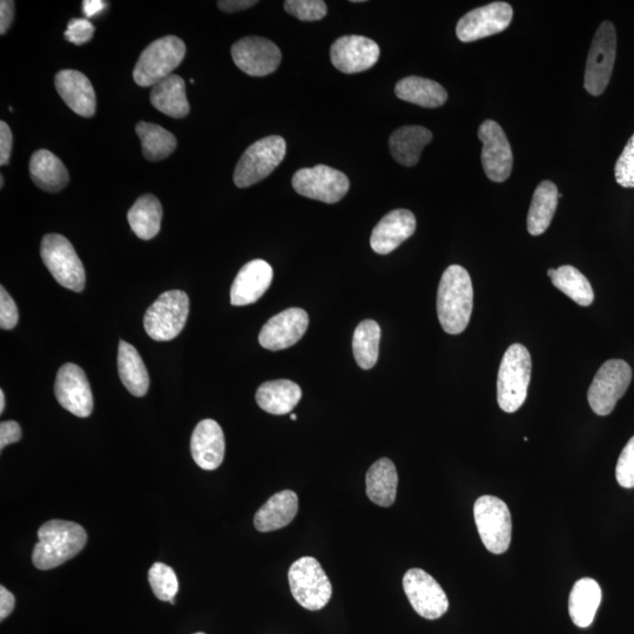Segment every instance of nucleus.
<instances>
[{"label": "nucleus", "mask_w": 634, "mask_h": 634, "mask_svg": "<svg viewBox=\"0 0 634 634\" xmlns=\"http://www.w3.org/2000/svg\"><path fill=\"white\" fill-rule=\"evenodd\" d=\"M5 410V394L3 390H0V414H3Z\"/></svg>", "instance_id": "nucleus-50"}, {"label": "nucleus", "mask_w": 634, "mask_h": 634, "mask_svg": "<svg viewBox=\"0 0 634 634\" xmlns=\"http://www.w3.org/2000/svg\"><path fill=\"white\" fill-rule=\"evenodd\" d=\"M617 55V33L611 22L600 24L592 40L588 63H586L584 87L592 96L598 97L610 83Z\"/></svg>", "instance_id": "nucleus-10"}, {"label": "nucleus", "mask_w": 634, "mask_h": 634, "mask_svg": "<svg viewBox=\"0 0 634 634\" xmlns=\"http://www.w3.org/2000/svg\"><path fill=\"white\" fill-rule=\"evenodd\" d=\"M290 418H292L293 421L296 420V418H298V416H296L295 414L290 415Z\"/></svg>", "instance_id": "nucleus-52"}, {"label": "nucleus", "mask_w": 634, "mask_h": 634, "mask_svg": "<svg viewBox=\"0 0 634 634\" xmlns=\"http://www.w3.org/2000/svg\"><path fill=\"white\" fill-rule=\"evenodd\" d=\"M22 438V428L15 421H6L0 424V449L17 443Z\"/></svg>", "instance_id": "nucleus-44"}, {"label": "nucleus", "mask_w": 634, "mask_h": 634, "mask_svg": "<svg viewBox=\"0 0 634 634\" xmlns=\"http://www.w3.org/2000/svg\"><path fill=\"white\" fill-rule=\"evenodd\" d=\"M302 390L295 382L276 380L263 383L256 391V403L272 415H287L298 406Z\"/></svg>", "instance_id": "nucleus-26"}, {"label": "nucleus", "mask_w": 634, "mask_h": 634, "mask_svg": "<svg viewBox=\"0 0 634 634\" xmlns=\"http://www.w3.org/2000/svg\"><path fill=\"white\" fill-rule=\"evenodd\" d=\"M194 634H206V633L198 632V633H194Z\"/></svg>", "instance_id": "nucleus-53"}, {"label": "nucleus", "mask_w": 634, "mask_h": 634, "mask_svg": "<svg viewBox=\"0 0 634 634\" xmlns=\"http://www.w3.org/2000/svg\"><path fill=\"white\" fill-rule=\"evenodd\" d=\"M399 475L389 458H381L369 468L366 476L367 496L374 504L389 508L396 501Z\"/></svg>", "instance_id": "nucleus-27"}, {"label": "nucleus", "mask_w": 634, "mask_h": 634, "mask_svg": "<svg viewBox=\"0 0 634 634\" xmlns=\"http://www.w3.org/2000/svg\"><path fill=\"white\" fill-rule=\"evenodd\" d=\"M415 231V215L408 209H395L373 229L370 246L375 253L387 255L413 236Z\"/></svg>", "instance_id": "nucleus-20"}, {"label": "nucleus", "mask_w": 634, "mask_h": 634, "mask_svg": "<svg viewBox=\"0 0 634 634\" xmlns=\"http://www.w3.org/2000/svg\"><path fill=\"white\" fill-rule=\"evenodd\" d=\"M632 380V369L623 360H610L603 364L593 379L588 400L599 416H607L616 408Z\"/></svg>", "instance_id": "nucleus-11"}, {"label": "nucleus", "mask_w": 634, "mask_h": 634, "mask_svg": "<svg viewBox=\"0 0 634 634\" xmlns=\"http://www.w3.org/2000/svg\"><path fill=\"white\" fill-rule=\"evenodd\" d=\"M55 394L57 401L71 414L89 417L93 411V396L90 382L84 370L74 363H66L59 369Z\"/></svg>", "instance_id": "nucleus-17"}, {"label": "nucleus", "mask_w": 634, "mask_h": 634, "mask_svg": "<svg viewBox=\"0 0 634 634\" xmlns=\"http://www.w3.org/2000/svg\"><path fill=\"white\" fill-rule=\"evenodd\" d=\"M105 8L106 3L103 0H85L83 2V11L85 16L89 18L99 15Z\"/></svg>", "instance_id": "nucleus-49"}, {"label": "nucleus", "mask_w": 634, "mask_h": 634, "mask_svg": "<svg viewBox=\"0 0 634 634\" xmlns=\"http://www.w3.org/2000/svg\"><path fill=\"white\" fill-rule=\"evenodd\" d=\"M225 435L218 422L201 421L195 427L191 440V454L201 469L217 470L225 458Z\"/></svg>", "instance_id": "nucleus-23"}, {"label": "nucleus", "mask_w": 634, "mask_h": 634, "mask_svg": "<svg viewBox=\"0 0 634 634\" xmlns=\"http://www.w3.org/2000/svg\"><path fill=\"white\" fill-rule=\"evenodd\" d=\"M232 57L242 72L252 77H266L278 70L281 51L272 40L246 37L232 46Z\"/></svg>", "instance_id": "nucleus-16"}, {"label": "nucleus", "mask_w": 634, "mask_h": 634, "mask_svg": "<svg viewBox=\"0 0 634 634\" xmlns=\"http://www.w3.org/2000/svg\"><path fill=\"white\" fill-rule=\"evenodd\" d=\"M615 173L620 186L625 188L634 187V134L630 140L627 141L623 153L620 154Z\"/></svg>", "instance_id": "nucleus-40"}, {"label": "nucleus", "mask_w": 634, "mask_h": 634, "mask_svg": "<svg viewBox=\"0 0 634 634\" xmlns=\"http://www.w3.org/2000/svg\"><path fill=\"white\" fill-rule=\"evenodd\" d=\"M13 145L11 128L5 121L0 123V165L6 166L10 163Z\"/></svg>", "instance_id": "nucleus-45"}, {"label": "nucleus", "mask_w": 634, "mask_h": 634, "mask_svg": "<svg viewBox=\"0 0 634 634\" xmlns=\"http://www.w3.org/2000/svg\"><path fill=\"white\" fill-rule=\"evenodd\" d=\"M292 184L296 193L309 199L336 204L349 191L350 182L345 173L326 165L302 168L294 174Z\"/></svg>", "instance_id": "nucleus-12"}, {"label": "nucleus", "mask_w": 634, "mask_h": 634, "mask_svg": "<svg viewBox=\"0 0 634 634\" xmlns=\"http://www.w3.org/2000/svg\"><path fill=\"white\" fill-rule=\"evenodd\" d=\"M551 281L553 286L561 290L572 301L582 307H589L595 300V293L591 283L580 273L577 268L572 266H562L556 269Z\"/></svg>", "instance_id": "nucleus-37"}, {"label": "nucleus", "mask_w": 634, "mask_h": 634, "mask_svg": "<svg viewBox=\"0 0 634 634\" xmlns=\"http://www.w3.org/2000/svg\"><path fill=\"white\" fill-rule=\"evenodd\" d=\"M118 369L121 382L132 395L143 397L147 394L150 377H148L145 363L137 349L125 341H120Z\"/></svg>", "instance_id": "nucleus-32"}, {"label": "nucleus", "mask_w": 634, "mask_h": 634, "mask_svg": "<svg viewBox=\"0 0 634 634\" xmlns=\"http://www.w3.org/2000/svg\"><path fill=\"white\" fill-rule=\"evenodd\" d=\"M134 234L141 240H151L157 236L163 220V206L152 194L140 197L127 214Z\"/></svg>", "instance_id": "nucleus-34"}, {"label": "nucleus", "mask_w": 634, "mask_h": 634, "mask_svg": "<svg viewBox=\"0 0 634 634\" xmlns=\"http://www.w3.org/2000/svg\"><path fill=\"white\" fill-rule=\"evenodd\" d=\"M94 26L87 19L76 18L72 19L67 26L65 32L66 40L74 45H84L89 43L94 35Z\"/></svg>", "instance_id": "nucleus-42"}, {"label": "nucleus", "mask_w": 634, "mask_h": 634, "mask_svg": "<svg viewBox=\"0 0 634 634\" xmlns=\"http://www.w3.org/2000/svg\"><path fill=\"white\" fill-rule=\"evenodd\" d=\"M38 538L32 562L37 569L44 571L56 569L70 561L87 543V534L82 525L59 519L40 526Z\"/></svg>", "instance_id": "nucleus-2"}, {"label": "nucleus", "mask_w": 634, "mask_h": 634, "mask_svg": "<svg viewBox=\"0 0 634 634\" xmlns=\"http://www.w3.org/2000/svg\"><path fill=\"white\" fill-rule=\"evenodd\" d=\"M185 56L186 45L180 38L166 36L155 40L141 53L133 71L134 82L141 87L157 85L172 76Z\"/></svg>", "instance_id": "nucleus-4"}, {"label": "nucleus", "mask_w": 634, "mask_h": 634, "mask_svg": "<svg viewBox=\"0 0 634 634\" xmlns=\"http://www.w3.org/2000/svg\"><path fill=\"white\" fill-rule=\"evenodd\" d=\"M148 582H150L154 596L161 602H171L179 591L177 575L171 566L164 563H155L152 566L148 571Z\"/></svg>", "instance_id": "nucleus-38"}, {"label": "nucleus", "mask_w": 634, "mask_h": 634, "mask_svg": "<svg viewBox=\"0 0 634 634\" xmlns=\"http://www.w3.org/2000/svg\"><path fill=\"white\" fill-rule=\"evenodd\" d=\"M151 103L159 112L166 116L181 119L190 113V103L186 97L185 80L172 74L153 86Z\"/></svg>", "instance_id": "nucleus-28"}, {"label": "nucleus", "mask_w": 634, "mask_h": 634, "mask_svg": "<svg viewBox=\"0 0 634 634\" xmlns=\"http://www.w3.org/2000/svg\"><path fill=\"white\" fill-rule=\"evenodd\" d=\"M273 281V268L263 260H253L240 269L231 288V303L252 305L265 294Z\"/></svg>", "instance_id": "nucleus-21"}, {"label": "nucleus", "mask_w": 634, "mask_h": 634, "mask_svg": "<svg viewBox=\"0 0 634 634\" xmlns=\"http://www.w3.org/2000/svg\"><path fill=\"white\" fill-rule=\"evenodd\" d=\"M15 2L2 0L0 2V35H5L15 19Z\"/></svg>", "instance_id": "nucleus-46"}, {"label": "nucleus", "mask_w": 634, "mask_h": 634, "mask_svg": "<svg viewBox=\"0 0 634 634\" xmlns=\"http://www.w3.org/2000/svg\"><path fill=\"white\" fill-rule=\"evenodd\" d=\"M309 317L306 310L290 308L275 315L261 329L260 345L272 352L293 347L306 334Z\"/></svg>", "instance_id": "nucleus-18"}, {"label": "nucleus", "mask_w": 634, "mask_h": 634, "mask_svg": "<svg viewBox=\"0 0 634 634\" xmlns=\"http://www.w3.org/2000/svg\"><path fill=\"white\" fill-rule=\"evenodd\" d=\"M55 85L64 103L78 116L91 118L96 114V92L85 74L76 70L59 71Z\"/></svg>", "instance_id": "nucleus-22"}, {"label": "nucleus", "mask_w": 634, "mask_h": 634, "mask_svg": "<svg viewBox=\"0 0 634 634\" xmlns=\"http://www.w3.org/2000/svg\"><path fill=\"white\" fill-rule=\"evenodd\" d=\"M433 133L422 126H403L396 130L389 139L391 155L396 163L414 167L421 159V153L430 141Z\"/></svg>", "instance_id": "nucleus-25"}, {"label": "nucleus", "mask_w": 634, "mask_h": 634, "mask_svg": "<svg viewBox=\"0 0 634 634\" xmlns=\"http://www.w3.org/2000/svg\"><path fill=\"white\" fill-rule=\"evenodd\" d=\"M190 314V298L182 290H170L161 294L148 308L144 327L151 339L171 341L184 330Z\"/></svg>", "instance_id": "nucleus-6"}, {"label": "nucleus", "mask_w": 634, "mask_h": 634, "mask_svg": "<svg viewBox=\"0 0 634 634\" xmlns=\"http://www.w3.org/2000/svg\"><path fill=\"white\" fill-rule=\"evenodd\" d=\"M15 605V596L4 586H0V619L8 618L15 609Z\"/></svg>", "instance_id": "nucleus-48"}, {"label": "nucleus", "mask_w": 634, "mask_h": 634, "mask_svg": "<svg viewBox=\"0 0 634 634\" xmlns=\"http://www.w3.org/2000/svg\"><path fill=\"white\" fill-rule=\"evenodd\" d=\"M31 179L45 192L57 193L69 184L70 175L57 155L47 150H39L30 161Z\"/></svg>", "instance_id": "nucleus-29"}, {"label": "nucleus", "mask_w": 634, "mask_h": 634, "mask_svg": "<svg viewBox=\"0 0 634 634\" xmlns=\"http://www.w3.org/2000/svg\"><path fill=\"white\" fill-rule=\"evenodd\" d=\"M474 307V288L467 269L450 266L437 292V314L445 333L457 335L468 327Z\"/></svg>", "instance_id": "nucleus-1"}, {"label": "nucleus", "mask_w": 634, "mask_h": 634, "mask_svg": "<svg viewBox=\"0 0 634 634\" xmlns=\"http://www.w3.org/2000/svg\"><path fill=\"white\" fill-rule=\"evenodd\" d=\"M531 356L523 345L515 343L508 348L499 367L497 401L505 413H516L528 396L531 380Z\"/></svg>", "instance_id": "nucleus-3"}, {"label": "nucleus", "mask_w": 634, "mask_h": 634, "mask_svg": "<svg viewBox=\"0 0 634 634\" xmlns=\"http://www.w3.org/2000/svg\"><path fill=\"white\" fill-rule=\"evenodd\" d=\"M602 603V589L595 579L583 578L573 586L569 599V613L573 624L589 627Z\"/></svg>", "instance_id": "nucleus-30"}, {"label": "nucleus", "mask_w": 634, "mask_h": 634, "mask_svg": "<svg viewBox=\"0 0 634 634\" xmlns=\"http://www.w3.org/2000/svg\"><path fill=\"white\" fill-rule=\"evenodd\" d=\"M285 10L302 22H316L327 16V4L322 0H287Z\"/></svg>", "instance_id": "nucleus-39"}, {"label": "nucleus", "mask_w": 634, "mask_h": 634, "mask_svg": "<svg viewBox=\"0 0 634 634\" xmlns=\"http://www.w3.org/2000/svg\"><path fill=\"white\" fill-rule=\"evenodd\" d=\"M558 188L553 182L542 181L532 197L528 214V231L537 236L549 228L558 205Z\"/></svg>", "instance_id": "nucleus-33"}, {"label": "nucleus", "mask_w": 634, "mask_h": 634, "mask_svg": "<svg viewBox=\"0 0 634 634\" xmlns=\"http://www.w3.org/2000/svg\"><path fill=\"white\" fill-rule=\"evenodd\" d=\"M483 143L482 165L487 177L494 182L508 180L514 166V155L503 128L494 120H485L478 130Z\"/></svg>", "instance_id": "nucleus-15"}, {"label": "nucleus", "mask_w": 634, "mask_h": 634, "mask_svg": "<svg viewBox=\"0 0 634 634\" xmlns=\"http://www.w3.org/2000/svg\"><path fill=\"white\" fill-rule=\"evenodd\" d=\"M616 477L623 488H634V436L625 445L616 468Z\"/></svg>", "instance_id": "nucleus-41"}, {"label": "nucleus", "mask_w": 634, "mask_h": 634, "mask_svg": "<svg viewBox=\"0 0 634 634\" xmlns=\"http://www.w3.org/2000/svg\"><path fill=\"white\" fill-rule=\"evenodd\" d=\"M514 17L511 5L495 2L481 6L464 15L456 26L457 38L463 43L497 35L509 28Z\"/></svg>", "instance_id": "nucleus-14"}, {"label": "nucleus", "mask_w": 634, "mask_h": 634, "mask_svg": "<svg viewBox=\"0 0 634 634\" xmlns=\"http://www.w3.org/2000/svg\"><path fill=\"white\" fill-rule=\"evenodd\" d=\"M0 182H2V184H0V188L4 187V175H0Z\"/></svg>", "instance_id": "nucleus-51"}, {"label": "nucleus", "mask_w": 634, "mask_h": 634, "mask_svg": "<svg viewBox=\"0 0 634 634\" xmlns=\"http://www.w3.org/2000/svg\"><path fill=\"white\" fill-rule=\"evenodd\" d=\"M381 328L374 320H366L357 326L353 337V350L357 364L369 370L379 360Z\"/></svg>", "instance_id": "nucleus-36"}, {"label": "nucleus", "mask_w": 634, "mask_h": 634, "mask_svg": "<svg viewBox=\"0 0 634 634\" xmlns=\"http://www.w3.org/2000/svg\"><path fill=\"white\" fill-rule=\"evenodd\" d=\"M19 319L18 309L15 301L5 288L0 289V327L10 330L17 326Z\"/></svg>", "instance_id": "nucleus-43"}, {"label": "nucleus", "mask_w": 634, "mask_h": 634, "mask_svg": "<svg viewBox=\"0 0 634 634\" xmlns=\"http://www.w3.org/2000/svg\"><path fill=\"white\" fill-rule=\"evenodd\" d=\"M474 517L485 548L495 555L508 551L512 535L508 505L495 496H482L475 503Z\"/></svg>", "instance_id": "nucleus-9"}, {"label": "nucleus", "mask_w": 634, "mask_h": 634, "mask_svg": "<svg viewBox=\"0 0 634 634\" xmlns=\"http://www.w3.org/2000/svg\"><path fill=\"white\" fill-rule=\"evenodd\" d=\"M380 46L363 36H345L330 49V59L337 70L346 74L372 69L380 58Z\"/></svg>", "instance_id": "nucleus-19"}, {"label": "nucleus", "mask_w": 634, "mask_h": 634, "mask_svg": "<svg viewBox=\"0 0 634 634\" xmlns=\"http://www.w3.org/2000/svg\"><path fill=\"white\" fill-rule=\"evenodd\" d=\"M40 255L44 265L60 286L73 292H83L86 283L85 268L71 242L65 236L45 235L40 246Z\"/></svg>", "instance_id": "nucleus-8"}, {"label": "nucleus", "mask_w": 634, "mask_h": 634, "mask_svg": "<svg viewBox=\"0 0 634 634\" xmlns=\"http://www.w3.org/2000/svg\"><path fill=\"white\" fill-rule=\"evenodd\" d=\"M256 4V0H222L218 2V8L226 13H234L251 9Z\"/></svg>", "instance_id": "nucleus-47"}, {"label": "nucleus", "mask_w": 634, "mask_h": 634, "mask_svg": "<svg viewBox=\"0 0 634 634\" xmlns=\"http://www.w3.org/2000/svg\"><path fill=\"white\" fill-rule=\"evenodd\" d=\"M397 98L426 109H436L447 103L448 92L434 80L411 76L403 78L395 86Z\"/></svg>", "instance_id": "nucleus-31"}, {"label": "nucleus", "mask_w": 634, "mask_h": 634, "mask_svg": "<svg viewBox=\"0 0 634 634\" xmlns=\"http://www.w3.org/2000/svg\"><path fill=\"white\" fill-rule=\"evenodd\" d=\"M290 591L296 602L309 611H320L329 603L333 586L325 570L313 557H302L290 566Z\"/></svg>", "instance_id": "nucleus-5"}, {"label": "nucleus", "mask_w": 634, "mask_h": 634, "mask_svg": "<svg viewBox=\"0 0 634 634\" xmlns=\"http://www.w3.org/2000/svg\"><path fill=\"white\" fill-rule=\"evenodd\" d=\"M403 589L411 606L423 618H441L449 609V600L434 577L421 569H411L403 577Z\"/></svg>", "instance_id": "nucleus-13"}, {"label": "nucleus", "mask_w": 634, "mask_h": 634, "mask_svg": "<svg viewBox=\"0 0 634 634\" xmlns=\"http://www.w3.org/2000/svg\"><path fill=\"white\" fill-rule=\"evenodd\" d=\"M136 132L141 140L143 154L147 160L159 161L170 157L177 148V139L170 131L159 125L140 121Z\"/></svg>", "instance_id": "nucleus-35"}, {"label": "nucleus", "mask_w": 634, "mask_h": 634, "mask_svg": "<svg viewBox=\"0 0 634 634\" xmlns=\"http://www.w3.org/2000/svg\"><path fill=\"white\" fill-rule=\"evenodd\" d=\"M286 140L271 136L256 141L242 154L233 180L239 188L251 187L273 173L286 157Z\"/></svg>", "instance_id": "nucleus-7"}, {"label": "nucleus", "mask_w": 634, "mask_h": 634, "mask_svg": "<svg viewBox=\"0 0 634 634\" xmlns=\"http://www.w3.org/2000/svg\"><path fill=\"white\" fill-rule=\"evenodd\" d=\"M299 511V497L293 490H283L262 505L254 517L255 529L272 532L286 528Z\"/></svg>", "instance_id": "nucleus-24"}]
</instances>
